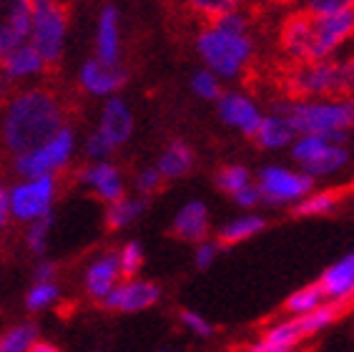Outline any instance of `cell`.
<instances>
[{
  "mask_svg": "<svg viewBox=\"0 0 354 352\" xmlns=\"http://www.w3.org/2000/svg\"><path fill=\"white\" fill-rule=\"evenodd\" d=\"M68 123V106L61 94L43 83H23L0 106V149L15 156L46 141Z\"/></svg>",
  "mask_w": 354,
  "mask_h": 352,
  "instance_id": "1",
  "label": "cell"
},
{
  "mask_svg": "<svg viewBox=\"0 0 354 352\" xmlns=\"http://www.w3.org/2000/svg\"><path fill=\"white\" fill-rule=\"evenodd\" d=\"M68 0H30L28 43L43 55L48 68L58 66L68 43Z\"/></svg>",
  "mask_w": 354,
  "mask_h": 352,
  "instance_id": "2",
  "label": "cell"
},
{
  "mask_svg": "<svg viewBox=\"0 0 354 352\" xmlns=\"http://www.w3.org/2000/svg\"><path fill=\"white\" fill-rule=\"evenodd\" d=\"M75 151H78V136L73 126L66 123L53 136H48L46 141L10 156V169L15 176H58L73 164Z\"/></svg>",
  "mask_w": 354,
  "mask_h": 352,
  "instance_id": "3",
  "label": "cell"
},
{
  "mask_svg": "<svg viewBox=\"0 0 354 352\" xmlns=\"http://www.w3.org/2000/svg\"><path fill=\"white\" fill-rule=\"evenodd\" d=\"M196 51L204 58L206 68L218 78H236L252 58V41L246 38V33L226 30L209 21V26L196 38Z\"/></svg>",
  "mask_w": 354,
  "mask_h": 352,
  "instance_id": "4",
  "label": "cell"
},
{
  "mask_svg": "<svg viewBox=\"0 0 354 352\" xmlns=\"http://www.w3.org/2000/svg\"><path fill=\"white\" fill-rule=\"evenodd\" d=\"M284 88L297 98L314 94H347L354 88V61H301L286 76Z\"/></svg>",
  "mask_w": 354,
  "mask_h": 352,
  "instance_id": "5",
  "label": "cell"
},
{
  "mask_svg": "<svg viewBox=\"0 0 354 352\" xmlns=\"http://www.w3.org/2000/svg\"><path fill=\"white\" fill-rule=\"evenodd\" d=\"M10 217L18 224L53 214L58 199V176H15V182L6 186Z\"/></svg>",
  "mask_w": 354,
  "mask_h": 352,
  "instance_id": "6",
  "label": "cell"
},
{
  "mask_svg": "<svg viewBox=\"0 0 354 352\" xmlns=\"http://www.w3.org/2000/svg\"><path fill=\"white\" fill-rule=\"evenodd\" d=\"M281 111L286 121L292 123L294 134H329V131H344L354 123V101L297 103Z\"/></svg>",
  "mask_w": 354,
  "mask_h": 352,
  "instance_id": "7",
  "label": "cell"
},
{
  "mask_svg": "<svg viewBox=\"0 0 354 352\" xmlns=\"http://www.w3.org/2000/svg\"><path fill=\"white\" fill-rule=\"evenodd\" d=\"M354 33V6L329 15L312 13V53L309 61H322Z\"/></svg>",
  "mask_w": 354,
  "mask_h": 352,
  "instance_id": "8",
  "label": "cell"
},
{
  "mask_svg": "<svg viewBox=\"0 0 354 352\" xmlns=\"http://www.w3.org/2000/svg\"><path fill=\"white\" fill-rule=\"evenodd\" d=\"M161 297V290H158L153 282H146V279L136 277H121L116 282V287L103 297L101 305L111 312H143L153 307Z\"/></svg>",
  "mask_w": 354,
  "mask_h": 352,
  "instance_id": "9",
  "label": "cell"
},
{
  "mask_svg": "<svg viewBox=\"0 0 354 352\" xmlns=\"http://www.w3.org/2000/svg\"><path fill=\"white\" fill-rule=\"evenodd\" d=\"M75 179H78L83 189H88L103 204L116 202L118 197L126 194V182H123L121 169H118L116 164H111V159L83 164L78 174H75Z\"/></svg>",
  "mask_w": 354,
  "mask_h": 352,
  "instance_id": "10",
  "label": "cell"
},
{
  "mask_svg": "<svg viewBox=\"0 0 354 352\" xmlns=\"http://www.w3.org/2000/svg\"><path fill=\"white\" fill-rule=\"evenodd\" d=\"M126 71L121 63H103L93 55L78 68V88L91 98H109L121 91Z\"/></svg>",
  "mask_w": 354,
  "mask_h": 352,
  "instance_id": "11",
  "label": "cell"
},
{
  "mask_svg": "<svg viewBox=\"0 0 354 352\" xmlns=\"http://www.w3.org/2000/svg\"><path fill=\"white\" fill-rule=\"evenodd\" d=\"M0 71L6 73V78L13 86H23V83H35L41 81L48 73V63L43 61V55L35 51L30 43H21L13 51H8L0 58Z\"/></svg>",
  "mask_w": 354,
  "mask_h": 352,
  "instance_id": "12",
  "label": "cell"
},
{
  "mask_svg": "<svg viewBox=\"0 0 354 352\" xmlns=\"http://www.w3.org/2000/svg\"><path fill=\"white\" fill-rule=\"evenodd\" d=\"M259 199L269 204H281L307 194L314 186V179L309 174H292L284 169H264L259 174Z\"/></svg>",
  "mask_w": 354,
  "mask_h": 352,
  "instance_id": "13",
  "label": "cell"
},
{
  "mask_svg": "<svg viewBox=\"0 0 354 352\" xmlns=\"http://www.w3.org/2000/svg\"><path fill=\"white\" fill-rule=\"evenodd\" d=\"M30 0H0V58L28 41Z\"/></svg>",
  "mask_w": 354,
  "mask_h": 352,
  "instance_id": "14",
  "label": "cell"
},
{
  "mask_svg": "<svg viewBox=\"0 0 354 352\" xmlns=\"http://www.w3.org/2000/svg\"><path fill=\"white\" fill-rule=\"evenodd\" d=\"M95 129L109 139L113 149H121L123 143H129L131 134H133V114H131L129 103L118 98L116 94L103 98Z\"/></svg>",
  "mask_w": 354,
  "mask_h": 352,
  "instance_id": "15",
  "label": "cell"
},
{
  "mask_svg": "<svg viewBox=\"0 0 354 352\" xmlns=\"http://www.w3.org/2000/svg\"><path fill=\"white\" fill-rule=\"evenodd\" d=\"M118 279H121V267H118L116 252H103L86 264L83 290L93 302H103V297L116 287Z\"/></svg>",
  "mask_w": 354,
  "mask_h": 352,
  "instance_id": "16",
  "label": "cell"
},
{
  "mask_svg": "<svg viewBox=\"0 0 354 352\" xmlns=\"http://www.w3.org/2000/svg\"><path fill=\"white\" fill-rule=\"evenodd\" d=\"M121 13L116 6H103L95 18V58L103 63H121Z\"/></svg>",
  "mask_w": 354,
  "mask_h": 352,
  "instance_id": "17",
  "label": "cell"
},
{
  "mask_svg": "<svg viewBox=\"0 0 354 352\" xmlns=\"http://www.w3.org/2000/svg\"><path fill=\"white\" fill-rule=\"evenodd\" d=\"M218 101V114L229 126H236L246 136H254L259 129L261 116L254 109V103L249 98H244L241 94H221L216 98Z\"/></svg>",
  "mask_w": 354,
  "mask_h": 352,
  "instance_id": "18",
  "label": "cell"
},
{
  "mask_svg": "<svg viewBox=\"0 0 354 352\" xmlns=\"http://www.w3.org/2000/svg\"><path fill=\"white\" fill-rule=\"evenodd\" d=\"M281 46L297 61H309L312 53V13H297L281 28Z\"/></svg>",
  "mask_w": 354,
  "mask_h": 352,
  "instance_id": "19",
  "label": "cell"
},
{
  "mask_svg": "<svg viewBox=\"0 0 354 352\" xmlns=\"http://www.w3.org/2000/svg\"><path fill=\"white\" fill-rule=\"evenodd\" d=\"M174 234L184 242H201L209 234V209L204 202H189L174 219Z\"/></svg>",
  "mask_w": 354,
  "mask_h": 352,
  "instance_id": "20",
  "label": "cell"
},
{
  "mask_svg": "<svg viewBox=\"0 0 354 352\" xmlns=\"http://www.w3.org/2000/svg\"><path fill=\"white\" fill-rule=\"evenodd\" d=\"M146 206H149V197H141V194H136V197L123 194L116 202H109L106 204V224H109V229L118 231L131 227L146 211Z\"/></svg>",
  "mask_w": 354,
  "mask_h": 352,
  "instance_id": "21",
  "label": "cell"
},
{
  "mask_svg": "<svg viewBox=\"0 0 354 352\" xmlns=\"http://www.w3.org/2000/svg\"><path fill=\"white\" fill-rule=\"evenodd\" d=\"M319 290L327 297H347L354 294V254H349L347 259H342L339 264H334L332 270H327L322 274Z\"/></svg>",
  "mask_w": 354,
  "mask_h": 352,
  "instance_id": "22",
  "label": "cell"
},
{
  "mask_svg": "<svg viewBox=\"0 0 354 352\" xmlns=\"http://www.w3.org/2000/svg\"><path fill=\"white\" fill-rule=\"evenodd\" d=\"M191 166H194V151L189 149V143L171 141L158 159L156 169L161 171L164 179H181V176L189 174Z\"/></svg>",
  "mask_w": 354,
  "mask_h": 352,
  "instance_id": "23",
  "label": "cell"
},
{
  "mask_svg": "<svg viewBox=\"0 0 354 352\" xmlns=\"http://www.w3.org/2000/svg\"><path fill=\"white\" fill-rule=\"evenodd\" d=\"M61 302V285L58 279H33V285L26 292V310L38 315V312L53 310Z\"/></svg>",
  "mask_w": 354,
  "mask_h": 352,
  "instance_id": "24",
  "label": "cell"
},
{
  "mask_svg": "<svg viewBox=\"0 0 354 352\" xmlns=\"http://www.w3.org/2000/svg\"><path fill=\"white\" fill-rule=\"evenodd\" d=\"M41 340V330L35 322H18L0 335V352H33Z\"/></svg>",
  "mask_w": 354,
  "mask_h": 352,
  "instance_id": "25",
  "label": "cell"
},
{
  "mask_svg": "<svg viewBox=\"0 0 354 352\" xmlns=\"http://www.w3.org/2000/svg\"><path fill=\"white\" fill-rule=\"evenodd\" d=\"M301 340L299 330L297 325L292 322H284V325H277L274 330H269L264 335V340H259L257 345H252V350L257 352H284V350H292L297 342Z\"/></svg>",
  "mask_w": 354,
  "mask_h": 352,
  "instance_id": "26",
  "label": "cell"
},
{
  "mask_svg": "<svg viewBox=\"0 0 354 352\" xmlns=\"http://www.w3.org/2000/svg\"><path fill=\"white\" fill-rule=\"evenodd\" d=\"M257 139H259L261 146H269V149H279L284 143L292 141L294 129L292 123L286 121L284 116H274V118H261L259 129H257Z\"/></svg>",
  "mask_w": 354,
  "mask_h": 352,
  "instance_id": "27",
  "label": "cell"
},
{
  "mask_svg": "<svg viewBox=\"0 0 354 352\" xmlns=\"http://www.w3.org/2000/svg\"><path fill=\"white\" fill-rule=\"evenodd\" d=\"M266 227V222L261 217H241L234 219V222L224 224L216 234V242L224 244V247H232V244L244 242V239L254 237L257 231H261Z\"/></svg>",
  "mask_w": 354,
  "mask_h": 352,
  "instance_id": "28",
  "label": "cell"
},
{
  "mask_svg": "<svg viewBox=\"0 0 354 352\" xmlns=\"http://www.w3.org/2000/svg\"><path fill=\"white\" fill-rule=\"evenodd\" d=\"M50 234H53V214L35 219L26 224V244L35 257H46L48 247H50Z\"/></svg>",
  "mask_w": 354,
  "mask_h": 352,
  "instance_id": "29",
  "label": "cell"
},
{
  "mask_svg": "<svg viewBox=\"0 0 354 352\" xmlns=\"http://www.w3.org/2000/svg\"><path fill=\"white\" fill-rule=\"evenodd\" d=\"M347 161V151L344 149H337V146H324L317 156H312L309 161H304L307 166L309 176H324V174H332L342 166V164Z\"/></svg>",
  "mask_w": 354,
  "mask_h": 352,
  "instance_id": "30",
  "label": "cell"
},
{
  "mask_svg": "<svg viewBox=\"0 0 354 352\" xmlns=\"http://www.w3.org/2000/svg\"><path fill=\"white\" fill-rule=\"evenodd\" d=\"M184 3L189 6L191 13H196L198 18H206V21H214L229 10H236L239 6V0H184Z\"/></svg>",
  "mask_w": 354,
  "mask_h": 352,
  "instance_id": "31",
  "label": "cell"
},
{
  "mask_svg": "<svg viewBox=\"0 0 354 352\" xmlns=\"http://www.w3.org/2000/svg\"><path fill=\"white\" fill-rule=\"evenodd\" d=\"M118 267H121V277H136L143 267V247L138 242H126L116 252Z\"/></svg>",
  "mask_w": 354,
  "mask_h": 352,
  "instance_id": "32",
  "label": "cell"
},
{
  "mask_svg": "<svg viewBox=\"0 0 354 352\" xmlns=\"http://www.w3.org/2000/svg\"><path fill=\"white\" fill-rule=\"evenodd\" d=\"M339 191H322V194H317V197L307 199V202H301L297 209H294V214L297 217H314V214H327V211H332L334 206H337V202H339Z\"/></svg>",
  "mask_w": 354,
  "mask_h": 352,
  "instance_id": "33",
  "label": "cell"
},
{
  "mask_svg": "<svg viewBox=\"0 0 354 352\" xmlns=\"http://www.w3.org/2000/svg\"><path fill=\"white\" fill-rule=\"evenodd\" d=\"M322 297H324V292L319 290V285H312V287H307V290H299L297 294H292V297L286 299V310L297 312V315H304V312L319 307Z\"/></svg>",
  "mask_w": 354,
  "mask_h": 352,
  "instance_id": "34",
  "label": "cell"
},
{
  "mask_svg": "<svg viewBox=\"0 0 354 352\" xmlns=\"http://www.w3.org/2000/svg\"><path fill=\"white\" fill-rule=\"evenodd\" d=\"M191 86L196 91V96L206 98V101H216L218 96H221V83H218V76L209 68L204 71H196L194 78H191Z\"/></svg>",
  "mask_w": 354,
  "mask_h": 352,
  "instance_id": "35",
  "label": "cell"
},
{
  "mask_svg": "<svg viewBox=\"0 0 354 352\" xmlns=\"http://www.w3.org/2000/svg\"><path fill=\"white\" fill-rule=\"evenodd\" d=\"M113 151H116V149L111 146V141L98 129L91 131V134L86 136V141H83V154H86V159H88V161L111 159V156H113Z\"/></svg>",
  "mask_w": 354,
  "mask_h": 352,
  "instance_id": "36",
  "label": "cell"
},
{
  "mask_svg": "<svg viewBox=\"0 0 354 352\" xmlns=\"http://www.w3.org/2000/svg\"><path fill=\"white\" fill-rule=\"evenodd\" d=\"M216 184H218V189L234 194L236 189H241V186L249 184V171H246L244 166H226V169L218 171Z\"/></svg>",
  "mask_w": 354,
  "mask_h": 352,
  "instance_id": "37",
  "label": "cell"
},
{
  "mask_svg": "<svg viewBox=\"0 0 354 352\" xmlns=\"http://www.w3.org/2000/svg\"><path fill=\"white\" fill-rule=\"evenodd\" d=\"M327 143H332L327 136H322V134H304V139H301V141L294 146V159H299L301 164L309 161V159L319 154V151L324 149Z\"/></svg>",
  "mask_w": 354,
  "mask_h": 352,
  "instance_id": "38",
  "label": "cell"
},
{
  "mask_svg": "<svg viewBox=\"0 0 354 352\" xmlns=\"http://www.w3.org/2000/svg\"><path fill=\"white\" fill-rule=\"evenodd\" d=\"M161 184H164V176L156 166H151V169H141L133 179V186H136V194L141 197H151V194H156L161 189Z\"/></svg>",
  "mask_w": 354,
  "mask_h": 352,
  "instance_id": "39",
  "label": "cell"
},
{
  "mask_svg": "<svg viewBox=\"0 0 354 352\" xmlns=\"http://www.w3.org/2000/svg\"><path fill=\"white\" fill-rule=\"evenodd\" d=\"M181 325L186 327V330H191L196 337H212L214 335V327L206 322L201 315H196V312H181Z\"/></svg>",
  "mask_w": 354,
  "mask_h": 352,
  "instance_id": "40",
  "label": "cell"
},
{
  "mask_svg": "<svg viewBox=\"0 0 354 352\" xmlns=\"http://www.w3.org/2000/svg\"><path fill=\"white\" fill-rule=\"evenodd\" d=\"M354 0H307V10L314 15H329L344 8H352Z\"/></svg>",
  "mask_w": 354,
  "mask_h": 352,
  "instance_id": "41",
  "label": "cell"
},
{
  "mask_svg": "<svg viewBox=\"0 0 354 352\" xmlns=\"http://www.w3.org/2000/svg\"><path fill=\"white\" fill-rule=\"evenodd\" d=\"M218 247L221 244L218 242H209V239H201L196 247V264L201 267V270H206L209 264H214V259H216L218 254Z\"/></svg>",
  "mask_w": 354,
  "mask_h": 352,
  "instance_id": "42",
  "label": "cell"
},
{
  "mask_svg": "<svg viewBox=\"0 0 354 352\" xmlns=\"http://www.w3.org/2000/svg\"><path fill=\"white\" fill-rule=\"evenodd\" d=\"M232 197L236 199L239 206H254V204L259 202V189L252 186V184H246V186H241V189L234 191Z\"/></svg>",
  "mask_w": 354,
  "mask_h": 352,
  "instance_id": "43",
  "label": "cell"
},
{
  "mask_svg": "<svg viewBox=\"0 0 354 352\" xmlns=\"http://www.w3.org/2000/svg\"><path fill=\"white\" fill-rule=\"evenodd\" d=\"M33 279H58V267H55V262L41 257V262L35 264V270H33Z\"/></svg>",
  "mask_w": 354,
  "mask_h": 352,
  "instance_id": "44",
  "label": "cell"
},
{
  "mask_svg": "<svg viewBox=\"0 0 354 352\" xmlns=\"http://www.w3.org/2000/svg\"><path fill=\"white\" fill-rule=\"evenodd\" d=\"M10 222H13V217H10V206H8L6 186H0V234L8 229V224Z\"/></svg>",
  "mask_w": 354,
  "mask_h": 352,
  "instance_id": "45",
  "label": "cell"
},
{
  "mask_svg": "<svg viewBox=\"0 0 354 352\" xmlns=\"http://www.w3.org/2000/svg\"><path fill=\"white\" fill-rule=\"evenodd\" d=\"M13 83L8 81L6 78V73H3V71H0V106H3V101H6L8 96H10V91H13Z\"/></svg>",
  "mask_w": 354,
  "mask_h": 352,
  "instance_id": "46",
  "label": "cell"
},
{
  "mask_svg": "<svg viewBox=\"0 0 354 352\" xmlns=\"http://www.w3.org/2000/svg\"><path fill=\"white\" fill-rule=\"evenodd\" d=\"M33 352H55V347L50 345V342H43V340H38L33 347Z\"/></svg>",
  "mask_w": 354,
  "mask_h": 352,
  "instance_id": "47",
  "label": "cell"
},
{
  "mask_svg": "<svg viewBox=\"0 0 354 352\" xmlns=\"http://www.w3.org/2000/svg\"><path fill=\"white\" fill-rule=\"evenodd\" d=\"M0 186H3V184H0Z\"/></svg>",
  "mask_w": 354,
  "mask_h": 352,
  "instance_id": "48",
  "label": "cell"
}]
</instances>
